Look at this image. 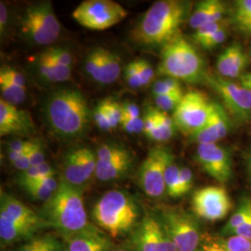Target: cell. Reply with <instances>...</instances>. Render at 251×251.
Wrapping results in <instances>:
<instances>
[{
	"label": "cell",
	"mask_w": 251,
	"mask_h": 251,
	"mask_svg": "<svg viewBox=\"0 0 251 251\" xmlns=\"http://www.w3.org/2000/svg\"><path fill=\"white\" fill-rule=\"evenodd\" d=\"M190 4L181 0L154 2L131 31V39L138 45L147 47L168 44L180 35V26L188 17Z\"/></svg>",
	"instance_id": "1"
},
{
	"label": "cell",
	"mask_w": 251,
	"mask_h": 251,
	"mask_svg": "<svg viewBox=\"0 0 251 251\" xmlns=\"http://www.w3.org/2000/svg\"><path fill=\"white\" fill-rule=\"evenodd\" d=\"M47 122L55 134L73 139L84 134L90 124L88 101L79 90L61 89L52 92L44 105Z\"/></svg>",
	"instance_id": "2"
},
{
	"label": "cell",
	"mask_w": 251,
	"mask_h": 251,
	"mask_svg": "<svg viewBox=\"0 0 251 251\" xmlns=\"http://www.w3.org/2000/svg\"><path fill=\"white\" fill-rule=\"evenodd\" d=\"M43 220L49 227L63 236L79 233L90 226L81 188L60 179L59 187L42 208Z\"/></svg>",
	"instance_id": "3"
},
{
	"label": "cell",
	"mask_w": 251,
	"mask_h": 251,
	"mask_svg": "<svg viewBox=\"0 0 251 251\" xmlns=\"http://www.w3.org/2000/svg\"><path fill=\"white\" fill-rule=\"evenodd\" d=\"M96 225L113 237L132 232L139 225L140 209L134 198L122 190L103 194L92 209Z\"/></svg>",
	"instance_id": "4"
},
{
	"label": "cell",
	"mask_w": 251,
	"mask_h": 251,
	"mask_svg": "<svg viewBox=\"0 0 251 251\" xmlns=\"http://www.w3.org/2000/svg\"><path fill=\"white\" fill-rule=\"evenodd\" d=\"M157 74L187 83L206 79L205 61L196 47L179 35L162 47Z\"/></svg>",
	"instance_id": "5"
},
{
	"label": "cell",
	"mask_w": 251,
	"mask_h": 251,
	"mask_svg": "<svg viewBox=\"0 0 251 251\" xmlns=\"http://www.w3.org/2000/svg\"><path fill=\"white\" fill-rule=\"evenodd\" d=\"M21 33L27 41L38 46L54 43L61 35V24L51 2L43 1L29 6L21 17Z\"/></svg>",
	"instance_id": "6"
},
{
	"label": "cell",
	"mask_w": 251,
	"mask_h": 251,
	"mask_svg": "<svg viewBox=\"0 0 251 251\" xmlns=\"http://www.w3.org/2000/svg\"><path fill=\"white\" fill-rule=\"evenodd\" d=\"M128 15V11L112 0H86L72 12V17L81 26L102 31L117 25Z\"/></svg>",
	"instance_id": "7"
},
{
	"label": "cell",
	"mask_w": 251,
	"mask_h": 251,
	"mask_svg": "<svg viewBox=\"0 0 251 251\" xmlns=\"http://www.w3.org/2000/svg\"><path fill=\"white\" fill-rule=\"evenodd\" d=\"M178 251H198L202 234L197 220L183 209L164 206L159 213Z\"/></svg>",
	"instance_id": "8"
},
{
	"label": "cell",
	"mask_w": 251,
	"mask_h": 251,
	"mask_svg": "<svg viewBox=\"0 0 251 251\" xmlns=\"http://www.w3.org/2000/svg\"><path fill=\"white\" fill-rule=\"evenodd\" d=\"M211 104L212 101L200 90H191L184 93L172 115L177 129L191 137L197 133L206 124Z\"/></svg>",
	"instance_id": "9"
},
{
	"label": "cell",
	"mask_w": 251,
	"mask_h": 251,
	"mask_svg": "<svg viewBox=\"0 0 251 251\" xmlns=\"http://www.w3.org/2000/svg\"><path fill=\"white\" fill-rule=\"evenodd\" d=\"M129 243L133 251H178L161 217L146 213L131 232Z\"/></svg>",
	"instance_id": "10"
},
{
	"label": "cell",
	"mask_w": 251,
	"mask_h": 251,
	"mask_svg": "<svg viewBox=\"0 0 251 251\" xmlns=\"http://www.w3.org/2000/svg\"><path fill=\"white\" fill-rule=\"evenodd\" d=\"M172 160L174 155L166 147L157 146L148 152L139 171L140 185L148 197L159 198L166 194L165 174Z\"/></svg>",
	"instance_id": "11"
},
{
	"label": "cell",
	"mask_w": 251,
	"mask_h": 251,
	"mask_svg": "<svg viewBox=\"0 0 251 251\" xmlns=\"http://www.w3.org/2000/svg\"><path fill=\"white\" fill-rule=\"evenodd\" d=\"M206 83L215 90L223 100L224 107L239 121L251 120V90L240 83L207 74Z\"/></svg>",
	"instance_id": "12"
},
{
	"label": "cell",
	"mask_w": 251,
	"mask_h": 251,
	"mask_svg": "<svg viewBox=\"0 0 251 251\" xmlns=\"http://www.w3.org/2000/svg\"><path fill=\"white\" fill-rule=\"evenodd\" d=\"M192 206L199 218L207 222H217L229 214L232 201L224 187L206 186L195 192Z\"/></svg>",
	"instance_id": "13"
},
{
	"label": "cell",
	"mask_w": 251,
	"mask_h": 251,
	"mask_svg": "<svg viewBox=\"0 0 251 251\" xmlns=\"http://www.w3.org/2000/svg\"><path fill=\"white\" fill-rule=\"evenodd\" d=\"M203 171L220 183L228 182L233 175L231 152L218 144H200L196 152Z\"/></svg>",
	"instance_id": "14"
},
{
	"label": "cell",
	"mask_w": 251,
	"mask_h": 251,
	"mask_svg": "<svg viewBox=\"0 0 251 251\" xmlns=\"http://www.w3.org/2000/svg\"><path fill=\"white\" fill-rule=\"evenodd\" d=\"M231 130V120L224 105L212 101L211 110L206 124L197 133L192 136L198 144H218L229 134Z\"/></svg>",
	"instance_id": "15"
},
{
	"label": "cell",
	"mask_w": 251,
	"mask_h": 251,
	"mask_svg": "<svg viewBox=\"0 0 251 251\" xmlns=\"http://www.w3.org/2000/svg\"><path fill=\"white\" fill-rule=\"evenodd\" d=\"M35 126L26 111L7 103L0 99V136L27 135L33 132Z\"/></svg>",
	"instance_id": "16"
},
{
	"label": "cell",
	"mask_w": 251,
	"mask_h": 251,
	"mask_svg": "<svg viewBox=\"0 0 251 251\" xmlns=\"http://www.w3.org/2000/svg\"><path fill=\"white\" fill-rule=\"evenodd\" d=\"M64 251H110L112 244L107 236L90 225L79 233L64 236Z\"/></svg>",
	"instance_id": "17"
},
{
	"label": "cell",
	"mask_w": 251,
	"mask_h": 251,
	"mask_svg": "<svg viewBox=\"0 0 251 251\" xmlns=\"http://www.w3.org/2000/svg\"><path fill=\"white\" fill-rule=\"evenodd\" d=\"M0 213L8 216L10 220L20 225H29L36 229L48 227L41 216L30 207L25 206L18 199L1 191Z\"/></svg>",
	"instance_id": "18"
},
{
	"label": "cell",
	"mask_w": 251,
	"mask_h": 251,
	"mask_svg": "<svg viewBox=\"0 0 251 251\" xmlns=\"http://www.w3.org/2000/svg\"><path fill=\"white\" fill-rule=\"evenodd\" d=\"M249 63L247 54L238 43H233L218 56L216 67L220 76L227 79L239 78L245 74Z\"/></svg>",
	"instance_id": "19"
},
{
	"label": "cell",
	"mask_w": 251,
	"mask_h": 251,
	"mask_svg": "<svg viewBox=\"0 0 251 251\" xmlns=\"http://www.w3.org/2000/svg\"><path fill=\"white\" fill-rule=\"evenodd\" d=\"M227 8L221 0H203L198 3L189 17V25L195 30L208 24L225 20Z\"/></svg>",
	"instance_id": "20"
},
{
	"label": "cell",
	"mask_w": 251,
	"mask_h": 251,
	"mask_svg": "<svg viewBox=\"0 0 251 251\" xmlns=\"http://www.w3.org/2000/svg\"><path fill=\"white\" fill-rule=\"evenodd\" d=\"M120 74L121 65L117 54L100 48L99 69L94 81L103 85L112 84L119 78Z\"/></svg>",
	"instance_id": "21"
},
{
	"label": "cell",
	"mask_w": 251,
	"mask_h": 251,
	"mask_svg": "<svg viewBox=\"0 0 251 251\" xmlns=\"http://www.w3.org/2000/svg\"><path fill=\"white\" fill-rule=\"evenodd\" d=\"M36 69L43 79L52 83L65 82L72 76V67L56 63L43 52L37 57Z\"/></svg>",
	"instance_id": "22"
},
{
	"label": "cell",
	"mask_w": 251,
	"mask_h": 251,
	"mask_svg": "<svg viewBox=\"0 0 251 251\" xmlns=\"http://www.w3.org/2000/svg\"><path fill=\"white\" fill-rule=\"evenodd\" d=\"M131 153L110 162H97L95 177L101 181H109L123 177L132 165Z\"/></svg>",
	"instance_id": "23"
},
{
	"label": "cell",
	"mask_w": 251,
	"mask_h": 251,
	"mask_svg": "<svg viewBox=\"0 0 251 251\" xmlns=\"http://www.w3.org/2000/svg\"><path fill=\"white\" fill-rule=\"evenodd\" d=\"M37 229L29 225H20L8 216L0 213V237L2 243H13L29 237Z\"/></svg>",
	"instance_id": "24"
},
{
	"label": "cell",
	"mask_w": 251,
	"mask_h": 251,
	"mask_svg": "<svg viewBox=\"0 0 251 251\" xmlns=\"http://www.w3.org/2000/svg\"><path fill=\"white\" fill-rule=\"evenodd\" d=\"M63 179L69 184L81 188L88 180L81 167L77 149L68 152L63 161Z\"/></svg>",
	"instance_id": "25"
},
{
	"label": "cell",
	"mask_w": 251,
	"mask_h": 251,
	"mask_svg": "<svg viewBox=\"0 0 251 251\" xmlns=\"http://www.w3.org/2000/svg\"><path fill=\"white\" fill-rule=\"evenodd\" d=\"M144 133L150 140L157 143H166L172 139L175 131L160 125L152 113V108L147 109L144 116Z\"/></svg>",
	"instance_id": "26"
},
{
	"label": "cell",
	"mask_w": 251,
	"mask_h": 251,
	"mask_svg": "<svg viewBox=\"0 0 251 251\" xmlns=\"http://www.w3.org/2000/svg\"><path fill=\"white\" fill-rule=\"evenodd\" d=\"M251 216V198H243L233 215L230 217L229 221L225 225L224 233L229 236L233 235L234 231L238 229Z\"/></svg>",
	"instance_id": "27"
},
{
	"label": "cell",
	"mask_w": 251,
	"mask_h": 251,
	"mask_svg": "<svg viewBox=\"0 0 251 251\" xmlns=\"http://www.w3.org/2000/svg\"><path fill=\"white\" fill-rule=\"evenodd\" d=\"M0 92L1 98L7 103L18 106L26 99V89L17 86L3 76H0Z\"/></svg>",
	"instance_id": "28"
},
{
	"label": "cell",
	"mask_w": 251,
	"mask_h": 251,
	"mask_svg": "<svg viewBox=\"0 0 251 251\" xmlns=\"http://www.w3.org/2000/svg\"><path fill=\"white\" fill-rule=\"evenodd\" d=\"M55 171L51 168L50 165H49L47 162L37 166V167H31L27 171L21 172L19 176V183L24 186L27 183L35 182L39 179H43L45 177H50V176H54Z\"/></svg>",
	"instance_id": "29"
},
{
	"label": "cell",
	"mask_w": 251,
	"mask_h": 251,
	"mask_svg": "<svg viewBox=\"0 0 251 251\" xmlns=\"http://www.w3.org/2000/svg\"><path fill=\"white\" fill-rule=\"evenodd\" d=\"M233 25L239 31L251 22V0H237L234 2Z\"/></svg>",
	"instance_id": "30"
},
{
	"label": "cell",
	"mask_w": 251,
	"mask_h": 251,
	"mask_svg": "<svg viewBox=\"0 0 251 251\" xmlns=\"http://www.w3.org/2000/svg\"><path fill=\"white\" fill-rule=\"evenodd\" d=\"M130 154L126 148L117 144H100L97 148V162H110L117 160Z\"/></svg>",
	"instance_id": "31"
},
{
	"label": "cell",
	"mask_w": 251,
	"mask_h": 251,
	"mask_svg": "<svg viewBox=\"0 0 251 251\" xmlns=\"http://www.w3.org/2000/svg\"><path fill=\"white\" fill-rule=\"evenodd\" d=\"M179 170L180 167L174 160L169 164L166 174H165V185L166 194L172 198H179L178 189H179Z\"/></svg>",
	"instance_id": "32"
},
{
	"label": "cell",
	"mask_w": 251,
	"mask_h": 251,
	"mask_svg": "<svg viewBox=\"0 0 251 251\" xmlns=\"http://www.w3.org/2000/svg\"><path fill=\"white\" fill-rule=\"evenodd\" d=\"M152 93L154 96H160L173 93H183V91L179 80L171 77H164L152 85Z\"/></svg>",
	"instance_id": "33"
},
{
	"label": "cell",
	"mask_w": 251,
	"mask_h": 251,
	"mask_svg": "<svg viewBox=\"0 0 251 251\" xmlns=\"http://www.w3.org/2000/svg\"><path fill=\"white\" fill-rule=\"evenodd\" d=\"M104 109L112 128H116L121 124L123 118V111L120 103L112 99H105L100 101Z\"/></svg>",
	"instance_id": "34"
},
{
	"label": "cell",
	"mask_w": 251,
	"mask_h": 251,
	"mask_svg": "<svg viewBox=\"0 0 251 251\" xmlns=\"http://www.w3.org/2000/svg\"><path fill=\"white\" fill-rule=\"evenodd\" d=\"M36 142L32 140H14L10 142L8 145V157L11 164L29 152L34 147Z\"/></svg>",
	"instance_id": "35"
},
{
	"label": "cell",
	"mask_w": 251,
	"mask_h": 251,
	"mask_svg": "<svg viewBox=\"0 0 251 251\" xmlns=\"http://www.w3.org/2000/svg\"><path fill=\"white\" fill-rule=\"evenodd\" d=\"M184 93H173L168 95L154 96V103L156 108L163 112H171L175 111L178 107L180 100L182 99Z\"/></svg>",
	"instance_id": "36"
},
{
	"label": "cell",
	"mask_w": 251,
	"mask_h": 251,
	"mask_svg": "<svg viewBox=\"0 0 251 251\" xmlns=\"http://www.w3.org/2000/svg\"><path fill=\"white\" fill-rule=\"evenodd\" d=\"M43 53L59 64H62L67 67H72V54L63 48L52 47L46 50L45 51H43Z\"/></svg>",
	"instance_id": "37"
},
{
	"label": "cell",
	"mask_w": 251,
	"mask_h": 251,
	"mask_svg": "<svg viewBox=\"0 0 251 251\" xmlns=\"http://www.w3.org/2000/svg\"><path fill=\"white\" fill-rule=\"evenodd\" d=\"M55 240L50 235L39 236L31 239L29 242L23 245L18 251H47Z\"/></svg>",
	"instance_id": "38"
},
{
	"label": "cell",
	"mask_w": 251,
	"mask_h": 251,
	"mask_svg": "<svg viewBox=\"0 0 251 251\" xmlns=\"http://www.w3.org/2000/svg\"><path fill=\"white\" fill-rule=\"evenodd\" d=\"M226 25H227V24L225 20L218 22V23L208 24V25L200 27V28H198V30H196L193 37L197 43L200 44L201 42H203L208 37L214 35L216 32H218L220 29H222L223 27L226 26Z\"/></svg>",
	"instance_id": "39"
},
{
	"label": "cell",
	"mask_w": 251,
	"mask_h": 251,
	"mask_svg": "<svg viewBox=\"0 0 251 251\" xmlns=\"http://www.w3.org/2000/svg\"><path fill=\"white\" fill-rule=\"evenodd\" d=\"M194 186V174L187 167H180L179 170V189L178 197H183L192 190Z\"/></svg>",
	"instance_id": "40"
},
{
	"label": "cell",
	"mask_w": 251,
	"mask_h": 251,
	"mask_svg": "<svg viewBox=\"0 0 251 251\" xmlns=\"http://www.w3.org/2000/svg\"><path fill=\"white\" fill-rule=\"evenodd\" d=\"M136 69L139 74V77L144 87L150 85L154 77V70L148 61L144 59H137L134 61Z\"/></svg>",
	"instance_id": "41"
},
{
	"label": "cell",
	"mask_w": 251,
	"mask_h": 251,
	"mask_svg": "<svg viewBox=\"0 0 251 251\" xmlns=\"http://www.w3.org/2000/svg\"><path fill=\"white\" fill-rule=\"evenodd\" d=\"M0 76H3L7 80L10 81L11 83H13L17 86L26 89L25 76L17 69H15L11 66L2 65L0 68Z\"/></svg>",
	"instance_id": "42"
},
{
	"label": "cell",
	"mask_w": 251,
	"mask_h": 251,
	"mask_svg": "<svg viewBox=\"0 0 251 251\" xmlns=\"http://www.w3.org/2000/svg\"><path fill=\"white\" fill-rule=\"evenodd\" d=\"M23 187L34 200L43 201L44 203L48 202L50 198H52L54 194L52 191L46 188L45 186L40 184H27Z\"/></svg>",
	"instance_id": "43"
},
{
	"label": "cell",
	"mask_w": 251,
	"mask_h": 251,
	"mask_svg": "<svg viewBox=\"0 0 251 251\" xmlns=\"http://www.w3.org/2000/svg\"><path fill=\"white\" fill-rule=\"evenodd\" d=\"M228 251H251V240L238 235H230L223 238Z\"/></svg>",
	"instance_id": "44"
},
{
	"label": "cell",
	"mask_w": 251,
	"mask_h": 251,
	"mask_svg": "<svg viewBox=\"0 0 251 251\" xmlns=\"http://www.w3.org/2000/svg\"><path fill=\"white\" fill-rule=\"evenodd\" d=\"M100 48L92 50L90 53L87 55L85 59V71L90 75V77L95 80L97 76V73L99 69Z\"/></svg>",
	"instance_id": "45"
},
{
	"label": "cell",
	"mask_w": 251,
	"mask_h": 251,
	"mask_svg": "<svg viewBox=\"0 0 251 251\" xmlns=\"http://www.w3.org/2000/svg\"><path fill=\"white\" fill-rule=\"evenodd\" d=\"M198 251H228L223 238L213 235H203Z\"/></svg>",
	"instance_id": "46"
},
{
	"label": "cell",
	"mask_w": 251,
	"mask_h": 251,
	"mask_svg": "<svg viewBox=\"0 0 251 251\" xmlns=\"http://www.w3.org/2000/svg\"><path fill=\"white\" fill-rule=\"evenodd\" d=\"M125 79L129 86V88L133 90H138L143 88V83L139 77V74L136 69L134 61L128 63L125 68Z\"/></svg>",
	"instance_id": "47"
},
{
	"label": "cell",
	"mask_w": 251,
	"mask_h": 251,
	"mask_svg": "<svg viewBox=\"0 0 251 251\" xmlns=\"http://www.w3.org/2000/svg\"><path fill=\"white\" fill-rule=\"evenodd\" d=\"M120 126L126 132L129 134H138L144 132V119L141 118H127L123 117Z\"/></svg>",
	"instance_id": "48"
},
{
	"label": "cell",
	"mask_w": 251,
	"mask_h": 251,
	"mask_svg": "<svg viewBox=\"0 0 251 251\" xmlns=\"http://www.w3.org/2000/svg\"><path fill=\"white\" fill-rule=\"evenodd\" d=\"M227 25L220 29L218 32H216L214 35L208 37L203 42H201L199 45L202 46L206 50H212L218 46L222 45L227 37Z\"/></svg>",
	"instance_id": "49"
},
{
	"label": "cell",
	"mask_w": 251,
	"mask_h": 251,
	"mask_svg": "<svg viewBox=\"0 0 251 251\" xmlns=\"http://www.w3.org/2000/svg\"><path fill=\"white\" fill-rule=\"evenodd\" d=\"M93 118H94V122L99 127L100 129L103 130V131H110L112 128L110 121L108 119L107 115L104 111V109L102 107V105L99 102V104L94 109L93 112Z\"/></svg>",
	"instance_id": "50"
},
{
	"label": "cell",
	"mask_w": 251,
	"mask_h": 251,
	"mask_svg": "<svg viewBox=\"0 0 251 251\" xmlns=\"http://www.w3.org/2000/svg\"><path fill=\"white\" fill-rule=\"evenodd\" d=\"M30 163L31 167H37L46 163L45 151L43 145L37 141L30 152Z\"/></svg>",
	"instance_id": "51"
},
{
	"label": "cell",
	"mask_w": 251,
	"mask_h": 251,
	"mask_svg": "<svg viewBox=\"0 0 251 251\" xmlns=\"http://www.w3.org/2000/svg\"><path fill=\"white\" fill-rule=\"evenodd\" d=\"M152 113H153V116L155 117L156 121L159 124H161L162 126H166V127H168L170 129L176 131L177 126H176V124H175V121H174L173 117H170L168 115V113L160 111L157 108H152Z\"/></svg>",
	"instance_id": "52"
},
{
	"label": "cell",
	"mask_w": 251,
	"mask_h": 251,
	"mask_svg": "<svg viewBox=\"0 0 251 251\" xmlns=\"http://www.w3.org/2000/svg\"><path fill=\"white\" fill-rule=\"evenodd\" d=\"M122 111H123V117L127 118H141V111L140 108L130 101H126L121 104Z\"/></svg>",
	"instance_id": "53"
},
{
	"label": "cell",
	"mask_w": 251,
	"mask_h": 251,
	"mask_svg": "<svg viewBox=\"0 0 251 251\" xmlns=\"http://www.w3.org/2000/svg\"><path fill=\"white\" fill-rule=\"evenodd\" d=\"M34 146H35V145H34ZM32 149H33V148H32ZM32 149H31V150H32ZM31 150H30L29 152H26L25 155H23L21 158H19L17 161L12 163L13 167H14L16 170H18V171H21V172H24V171H27L28 169L31 168V163H30V152H31Z\"/></svg>",
	"instance_id": "54"
},
{
	"label": "cell",
	"mask_w": 251,
	"mask_h": 251,
	"mask_svg": "<svg viewBox=\"0 0 251 251\" xmlns=\"http://www.w3.org/2000/svg\"><path fill=\"white\" fill-rule=\"evenodd\" d=\"M233 235H238L251 240V216L238 229L234 231Z\"/></svg>",
	"instance_id": "55"
},
{
	"label": "cell",
	"mask_w": 251,
	"mask_h": 251,
	"mask_svg": "<svg viewBox=\"0 0 251 251\" xmlns=\"http://www.w3.org/2000/svg\"><path fill=\"white\" fill-rule=\"evenodd\" d=\"M8 9L6 5L1 1L0 3V33L3 36L6 32L8 25Z\"/></svg>",
	"instance_id": "56"
},
{
	"label": "cell",
	"mask_w": 251,
	"mask_h": 251,
	"mask_svg": "<svg viewBox=\"0 0 251 251\" xmlns=\"http://www.w3.org/2000/svg\"><path fill=\"white\" fill-rule=\"evenodd\" d=\"M238 79L242 86L251 90V72L245 73Z\"/></svg>",
	"instance_id": "57"
},
{
	"label": "cell",
	"mask_w": 251,
	"mask_h": 251,
	"mask_svg": "<svg viewBox=\"0 0 251 251\" xmlns=\"http://www.w3.org/2000/svg\"><path fill=\"white\" fill-rule=\"evenodd\" d=\"M246 166H247V171L249 173V176L251 179V146L249 149V151L247 152L246 155Z\"/></svg>",
	"instance_id": "58"
},
{
	"label": "cell",
	"mask_w": 251,
	"mask_h": 251,
	"mask_svg": "<svg viewBox=\"0 0 251 251\" xmlns=\"http://www.w3.org/2000/svg\"><path fill=\"white\" fill-rule=\"evenodd\" d=\"M240 32H242L243 34H245V35L251 36V22L247 26L244 27Z\"/></svg>",
	"instance_id": "59"
},
{
	"label": "cell",
	"mask_w": 251,
	"mask_h": 251,
	"mask_svg": "<svg viewBox=\"0 0 251 251\" xmlns=\"http://www.w3.org/2000/svg\"><path fill=\"white\" fill-rule=\"evenodd\" d=\"M110 251H127V250H126V249H122V248H117V249H113V250H111Z\"/></svg>",
	"instance_id": "60"
}]
</instances>
